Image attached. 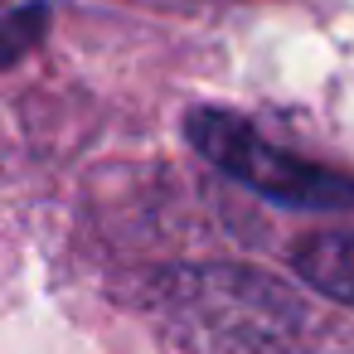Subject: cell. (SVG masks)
Returning <instances> with one entry per match:
<instances>
[{
	"label": "cell",
	"mask_w": 354,
	"mask_h": 354,
	"mask_svg": "<svg viewBox=\"0 0 354 354\" xmlns=\"http://www.w3.org/2000/svg\"><path fill=\"white\" fill-rule=\"evenodd\" d=\"M44 25H49V10L44 6L6 10V15H0V64H15L20 54H30L44 39Z\"/></svg>",
	"instance_id": "3"
},
{
	"label": "cell",
	"mask_w": 354,
	"mask_h": 354,
	"mask_svg": "<svg viewBox=\"0 0 354 354\" xmlns=\"http://www.w3.org/2000/svg\"><path fill=\"white\" fill-rule=\"evenodd\" d=\"M0 10H6V0H0Z\"/></svg>",
	"instance_id": "4"
},
{
	"label": "cell",
	"mask_w": 354,
	"mask_h": 354,
	"mask_svg": "<svg viewBox=\"0 0 354 354\" xmlns=\"http://www.w3.org/2000/svg\"><path fill=\"white\" fill-rule=\"evenodd\" d=\"M189 141L199 156H209L223 175H233L238 185H248L252 194L286 204V209H349L354 204V180L335 175L325 165H310L272 141L257 136L252 122L233 117V112H189L185 122Z\"/></svg>",
	"instance_id": "1"
},
{
	"label": "cell",
	"mask_w": 354,
	"mask_h": 354,
	"mask_svg": "<svg viewBox=\"0 0 354 354\" xmlns=\"http://www.w3.org/2000/svg\"><path fill=\"white\" fill-rule=\"evenodd\" d=\"M296 272L335 301L354 306V233H315L296 248Z\"/></svg>",
	"instance_id": "2"
}]
</instances>
